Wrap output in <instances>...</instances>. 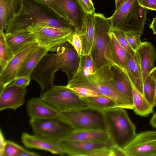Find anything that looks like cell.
Returning <instances> with one entry per match:
<instances>
[{
    "instance_id": "36",
    "label": "cell",
    "mask_w": 156,
    "mask_h": 156,
    "mask_svg": "<svg viewBox=\"0 0 156 156\" xmlns=\"http://www.w3.org/2000/svg\"><path fill=\"white\" fill-rule=\"evenodd\" d=\"M124 35L130 46L135 52L142 42L140 39L141 35L133 32L124 33Z\"/></svg>"
},
{
    "instance_id": "22",
    "label": "cell",
    "mask_w": 156,
    "mask_h": 156,
    "mask_svg": "<svg viewBox=\"0 0 156 156\" xmlns=\"http://www.w3.org/2000/svg\"><path fill=\"white\" fill-rule=\"evenodd\" d=\"M137 0H127L109 18L112 29L124 32L127 20Z\"/></svg>"
},
{
    "instance_id": "7",
    "label": "cell",
    "mask_w": 156,
    "mask_h": 156,
    "mask_svg": "<svg viewBox=\"0 0 156 156\" xmlns=\"http://www.w3.org/2000/svg\"><path fill=\"white\" fill-rule=\"evenodd\" d=\"M29 124L34 134L57 142L75 130L69 124L57 117L30 119Z\"/></svg>"
},
{
    "instance_id": "39",
    "label": "cell",
    "mask_w": 156,
    "mask_h": 156,
    "mask_svg": "<svg viewBox=\"0 0 156 156\" xmlns=\"http://www.w3.org/2000/svg\"><path fill=\"white\" fill-rule=\"evenodd\" d=\"M69 88L71 89L80 97L82 98L100 95L96 92L85 88L73 87Z\"/></svg>"
},
{
    "instance_id": "2",
    "label": "cell",
    "mask_w": 156,
    "mask_h": 156,
    "mask_svg": "<svg viewBox=\"0 0 156 156\" xmlns=\"http://www.w3.org/2000/svg\"><path fill=\"white\" fill-rule=\"evenodd\" d=\"M109 66L96 70L86 77L73 76L66 85L69 88L80 87L88 88L98 94L109 97L117 104L119 107L133 109V104L119 93L110 81Z\"/></svg>"
},
{
    "instance_id": "3",
    "label": "cell",
    "mask_w": 156,
    "mask_h": 156,
    "mask_svg": "<svg viewBox=\"0 0 156 156\" xmlns=\"http://www.w3.org/2000/svg\"><path fill=\"white\" fill-rule=\"evenodd\" d=\"M102 112L109 139L114 145L124 149L136 135V126L124 108L116 107Z\"/></svg>"
},
{
    "instance_id": "35",
    "label": "cell",
    "mask_w": 156,
    "mask_h": 156,
    "mask_svg": "<svg viewBox=\"0 0 156 156\" xmlns=\"http://www.w3.org/2000/svg\"><path fill=\"white\" fill-rule=\"evenodd\" d=\"M112 31L118 41L126 51L133 56H136L135 52L127 42L124 36V32L117 29H112Z\"/></svg>"
},
{
    "instance_id": "49",
    "label": "cell",
    "mask_w": 156,
    "mask_h": 156,
    "mask_svg": "<svg viewBox=\"0 0 156 156\" xmlns=\"http://www.w3.org/2000/svg\"><path fill=\"white\" fill-rule=\"evenodd\" d=\"M150 123L152 126L156 128V112L154 114L151 118Z\"/></svg>"
},
{
    "instance_id": "1",
    "label": "cell",
    "mask_w": 156,
    "mask_h": 156,
    "mask_svg": "<svg viewBox=\"0 0 156 156\" xmlns=\"http://www.w3.org/2000/svg\"><path fill=\"white\" fill-rule=\"evenodd\" d=\"M49 27L69 30L73 26L40 0H22L19 12L12 19L5 34L25 32L30 27Z\"/></svg>"
},
{
    "instance_id": "27",
    "label": "cell",
    "mask_w": 156,
    "mask_h": 156,
    "mask_svg": "<svg viewBox=\"0 0 156 156\" xmlns=\"http://www.w3.org/2000/svg\"><path fill=\"white\" fill-rule=\"evenodd\" d=\"M48 52L46 48L39 46L27 59L19 72L17 78L21 76L30 77L34 69Z\"/></svg>"
},
{
    "instance_id": "34",
    "label": "cell",
    "mask_w": 156,
    "mask_h": 156,
    "mask_svg": "<svg viewBox=\"0 0 156 156\" xmlns=\"http://www.w3.org/2000/svg\"><path fill=\"white\" fill-rule=\"evenodd\" d=\"M25 150V149L15 142L6 140L3 156H19Z\"/></svg>"
},
{
    "instance_id": "13",
    "label": "cell",
    "mask_w": 156,
    "mask_h": 156,
    "mask_svg": "<svg viewBox=\"0 0 156 156\" xmlns=\"http://www.w3.org/2000/svg\"><path fill=\"white\" fill-rule=\"evenodd\" d=\"M60 70L66 74L68 80L76 74L79 67L80 58L73 45L66 42L57 49Z\"/></svg>"
},
{
    "instance_id": "40",
    "label": "cell",
    "mask_w": 156,
    "mask_h": 156,
    "mask_svg": "<svg viewBox=\"0 0 156 156\" xmlns=\"http://www.w3.org/2000/svg\"><path fill=\"white\" fill-rule=\"evenodd\" d=\"M80 5L87 14H94L95 9L92 0H77Z\"/></svg>"
},
{
    "instance_id": "31",
    "label": "cell",
    "mask_w": 156,
    "mask_h": 156,
    "mask_svg": "<svg viewBox=\"0 0 156 156\" xmlns=\"http://www.w3.org/2000/svg\"><path fill=\"white\" fill-rule=\"evenodd\" d=\"M80 58L79 67L73 76L86 77L93 74L96 69L90 53L87 55L82 54Z\"/></svg>"
},
{
    "instance_id": "6",
    "label": "cell",
    "mask_w": 156,
    "mask_h": 156,
    "mask_svg": "<svg viewBox=\"0 0 156 156\" xmlns=\"http://www.w3.org/2000/svg\"><path fill=\"white\" fill-rule=\"evenodd\" d=\"M40 97L60 112L89 107L83 98L66 86H55Z\"/></svg>"
},
{
    "instance_id": "9",
    "label": "cell",
    "mask_w": 156,
    "mask_h": 156,
    "mask_svg": "<svg viewBox=\"0 0 156 156\" xmlns=\"http://www.w3.org/2000/svg\"><path fill=\"white\" fill-rule=\"evenodd\" d=\"M74 32L73 29L67 30L51 27H30L26 32L33 34L39 46L48 51L56 52L57 48L66 42Z\"/></svg>"
},
{
    "instance_id": "20",
    "label": "cell",
    "mask_w": 156,
    "mask_h": 156,
    "mask_svg": "<svg viewBox=\"0 0 156 156\" xmlns=\"http://www.w3.org/2000/svg\"><path fill=\"white\" fill-rule=\"evenodd\" d=\"M148 10L137 3L127 20L124 32L137 33L142 35L146 23Z\"/></svg>"
},
{
    "instance_id": "47",
    "label": "cell",
    "mask_w": 156,
    "mask_h": 156,
    "mask_svg": "<svg viewBox=\"0 0 156 156\" xmlns=\"http://www.w3.org/2000/svg\"><path fill=\"white\" fill-rule=\"evenodd\" d=\"M149 28L152 30L153 34L156 35V16L153 18Z\"/></svg>"
},
{
    "instance_id": "48",
    "label": "cell",
    "mask_w": 156,
    "mask_h": 156,
    "mask_svg": "<svg viewBox=\"0 0 156 156\" xmlns=\"http://www.w3.org/2000/svg\"><path fill=\"white\" fill-rule=\"evenodd\" d=\"M148 75L153 79L155 83L156 90V67H154L151 70Z\"/></svg>"
},
{
    "instance_id": "18",
    "label": "cell",
    "mask_w": 156,
    "mask_h": 156,
    "mask_svg": "<svg viewBox=\"0 0 156 156\" xmlns=\"http://www.w3.org/2000/svg\"><path fill=\"white\" fill-rule=\"evenodd\" d=\"M135 53L141 69L143 82L154 67L156 51L152 43L142 42Z\"/></svg>"
},
{
    "instance_id": "17",
    "label": "cell",
    "mask_w": 156,
    "mask_h": 156,
    "mask_svg": "<svg viewBox=\"0 0 156 156\" xmlns=\"http://www.w3.org/2000/svg\"><path fill=\"white\" fill-rule=\"evenodd\" d=\"M27 113L30 119H48L55 118L60 112L40 97H34L27 101Z\"/></svg>"
},
{
    "instance_id": "29",
    "label": "cell",
    "mask_w": 156,
    "mask_h": 156,
    "mask_svg": "<svg viewBox=\"0 0 156 156\" xmlns=\"http://www.w3.org/2000/svg\"><path fill=\"white\" fill-rule=\"evenodd\" d=\"M83 98L87 102L89 108L100 111L119 107L114 100L105 96L98 95Z\"/></svg>"
},
{
    "instance_id": "15",
    "label": "cell",
    "mask_w": 156,
    "mask_h": 156,
    "mask_svg": "<svg viewBox=\"0 0 156 156\" xmlns=\"http://www.w3.org/2000/svg\"><path fill=\"white\" fill-rule=\"evenodd\" d=\"M109 70L110 81L112 85L119 93L133 104L132 83L125 69L114 63L110 65Z\"/></svg>"
},
{
    "instance_id": "5",
    "label": "cell",
    "mask_w": 156,
    "mask_h": 156,
    "mask_svg": "<svg viewBox=\"0 0 156 156\" xmlns=\"http://www.w3.org/2000/svg\"><path fill=\"white\" fill-rule=\"evenodd\" d=\"M75 130H106L103 112L87 108L60 112L57 117Z\"/></svg>"
},
{
    "instance_id": "41",
    "label": "cell",
    "mask_w": 156,
    "mask_h": 156,
    "mask_svg": "<svg viewBox=\"0 0 156 156\" xmlns=\"http://www.w3.org/2000/svg\"><path fill=\"white\" fill-rule=\"evenodd\" d=\"M138 4L148 10L156 11V0H137Z\"/></svg>"
},
{
    "instance_id": "26",
    "label": "cell",
    "mask_w": 156,
    "mask_h": 156,
    "mask_svg": "<svg viewBox=\"0 0 156 156\" xmlns=\"http://www.w3.org/2000/svg\"><path fill=\"white\" fill-rule=\"evenodd\" d=\"M94 14L87 13L85 19L84 25L79 35L82 47V54L90 53L92 48L94 36Z\"/></svg>"
},
{
    "instance_id": "11",
    "label": "cell",
    "mask_w": 156,
    "mask_h": 156,
    "mask_svg": "<svg viewBox=\"0 0 156 156\" xmlns=\"http://www.w3.org/2000/svg\"><path fill=\"white\" fill-rule=\"evenodd\" d=\"M39 46L37 42L33 43L15 55L4 69L0 72V90L13 82L25 62Z\"/></svg>"
},
{
    "instance_id": "43",
    "label": "cell",
    "mask_w": 156,
    "mask_h": 156,
    "mask_svg": "<svg viewBox=\"0 0 156 156\" xmlns=\"http://www.w3.org/2000/svg\"><path fill=\"white\" fill-rule=\"evenodd\" d=\"M88 156H112L111 151L110 148H102L91 152Z\"/></svg>"
},
{
    "instance_id": "46",
    "label": "cell",
    "mask_w": 156,
    "mask_h": 156,
    "mask_svg": "<svg viewBox=\"0 0 156 156\" xmlns=\"http://www.w3.org/2000/svg\"><path fill=\"white\" fill-rule=\"evenodd\" d=\"M41 155L38 153L26 150L22 152L19 156H40Z\"/></svg>"
},
{
    "instance_id": "8",
    "label": "cell",
    "mask_w": 156,
    "mask_h": 156,
    "mask_svg": "<svg viewBox=\"0 0 156 156\" xmlns=\"http://www.w3.org/2000/svg\"><path fill=\"white\" fill-rule=\"evenodd\" d=\"M60 69L59 57L56 53L44 56L32 72L30 78L40 85L41 94L55 86L54 75Z\"/></svg>"
},
{
    "instance_id": "4",
    "label": "cell",
    "mask_w": 156,
    "mask_h": 156,
    "mask_svg": "<svg viewBox=\"0 0 156 156\" xmlns=\"http://www.w3.org/2000/svg\"><path fill=\"white\" fill-rule=\"evenodd\" d=\"M94 16V36L90 54L96 70L114 64L110 45L112 29L108 18L100 13H95Z\"/></svg>"
},
{
    "instance_id": "45",
    "label": "cell",
    "mask_w": 156,
    "mask_h": 156,
    "mask_svg": "<svg viewBox=\"0 0 156 156\" xmlns=\"http://www.w3.org/2000/svg\"><path fill=\"white\" fill-rule=\"evenodd\" d=\"M6 141L2 132L0 130V156H3L6 144Z\"/></svg>"
},
{
    "instance_id": "21",
    "label": "cell",
    "mask_w": 156,
    "mask_h": 156,
    "mask_svg": "<svg viewBox=\"0 0 156 156\" xmlns=\"http://www.w3.org/2000/svg\"><path fill=\"white\" fill-rule=\"evenodd\" d=\"M5 39L14 55L28 46L37 42L34 35L29 32L5 34Z\"/></svg>"
},
{
    "instance_id": "50",
    "label": "cell",
    "mask_w": 156,
    "mask_h": 156,
    "mask_svg": "<svg viewBox=\"0 0 156 156\" xmlns=\"http://www.w3.org/2000/svg\"><path fill=\"white\" fill-rule=\"evenodd\" d=\"M127 0H115V10H117Z\"/></svg>"
},
{
    "instance_id": "12",
    "label": "cell",
    "mask_w": 156,
    "mask_h": 156,
    "mask_svg": "<svg viewBox=\"0 0 156 156\" xmlns=\"http://www.w3.org/2000/svg\"><path fill=\"white\" fill-rule=\"evenodd\" d=\"M58 144L65 154L70 156H88L96 150L114 145L110 139L102 142L61 140Z\"/></svg>"
},
{
    "instance_id": "38",
    "label": "cell",
    "mask_w": 156,
    "mask_h": 156,
    "mask_svg": "<svg viewBox=\"0 0 156 156\" xmlns=\"http://www.w3.org/2000/svg\"><path fill=\"white\" fill-rule=\"evenodd\" d=\"M74 47L80 57L82 54V41L79 34L74 32L69 37L68 41Z\"/></svg>"
},
{
    "instance_id": "52",
    "label": "cell",
    "mask_w": 156,
    "mask_h": 156,
    "mask_svg": "<svg viewBox=\"0 0 156 156\" xmlns=\"http://www.w3.org/2000/svg\"></svg>"
},
{
    "instance_id": "44",
    "label": "cell",
    "mask_w": 156,
    "mask_h": 156,
    "mask_svg": "<svg viewBox=\"0 0 156 156\" xmlns=\"http://www.w3.org/2000/svg\"><path fill=\"white\" fill-rule=\"evenodd\" d=\"M112 156H127L124 150L118 147L113 145L110 148Z\"/></svg>"
},
{
    "instance_id": "19",
    "label": "cell",
    "mask_w": 156,
    "mask_h": 156,
    "mask_svg": "<svg viewBox=\"0 0 156 156\" xmlns=\"http://www.w3.org/2000/svg\"><path fill=\"white\" fill-rule=\"evenodd\" d=\"M21 139L23 144L26 148L43 150L56 155H65L57 142L35 134L30 135L26 132L23 133Z\"/></svg>"
},
{
    "instance_id": "10",
    "label": "cell",
    "mask_w": 156,
    "mask_h": 156,
    "mask_svg": "<svg viewBox=\"0 0 156 156\" xmlns=\"http://www.w3.org/2000/svg\"><path fill=\"white\" fill-rule=\"evenodd\" d=\"M124 150L127 156H156V131L136 134Z\"/></svg>"
},
{
    "instance_id": "51",
    "label": "cell",
    "mask_w": 156,
    "mask_h": 156,
    "mask_svg": "<svg viewBox=\"0 0 156 156\" xmlns=\"http://www.w3.org/2000/svg\"><path fill=\"white\" fill-rule=\"evenodd\" d=\"M155 102H156V98H155Z\"/></svg>"
},
{
    "instance_id": "33",
    "label": "cell",
    "mask_w": 156,
    "mask_h": 156,
    "mask_svg": "<svg viewBox=\"0 0 156 156\" xmlns=\"http://www.w3.org/2000/svg\"><path fill=\"white\" fill-rule=\"evenodd\" d=\"M156 90L153 78L148 75L143 83V96L151 104L156 106Z\"/></svg>"
},
{
    "instance_id": "24",
    "label": "cell",
    "mask_w": 156,
    "mask_h": 156,
    "mask_svg": "<svg viewBox=\"0 0 156 156\" xmlns=\"http://www.w3.org/2000/svg\"><path fill=\"white\" fill-rule=\"evenodd\" d=\"M109 139L106 130H74L62 140L102 142Z\"/></svg>"
},
{
    "instance_id": "14",
    "label": "cell",
    "mask_w": 156,
    "mask_h": 156,
    "mask_svg": "<svg viewBox=\"0 0 156 156\" xmlns=\"http://www.w3.org/2000/svg\"><path fill=\"white\" fill-rule=\"evenodd\" d=\"M27 87H18L11 83L0 90V111L8 109L16 110L25 101Z\"/></svg>"
},
{
    "instance_id": "42",
    "label": "cell",
    "mask_w": 156,
    "mask_h": 156,
    "mask_svg": "<svg viewBox=\"0 0 156 156\" xmlns=\"http://www.w3.org/2000/svg\"><path fill=\"white\" fill-rule=\"evenodd\" d=\"M31 80L30 77L21 76L17 78L12 83L17 87H27L29 84Z\"/></svg>"
},
{
    "instance_id": "23",
    "label": "cell",
    "mask_w": 156,
    "mask_h": 156,
    "mask_svg": "<svg viewBox=\"0 0 156 156\" xmlns=\"http://www.w3.org/2000/svg\"><path fill=\"white\" fill-rule=\"evenodd\" d=\"M22 0H0V31L6 29L10 21L20 10Z\"/></svg>"
},
{
    "instance_id": "16",
    "label": "cell",
    "mask_w": 156,
    "mask_h": 156,
    "mask_svg": "<svg viewBox=\"0 0 156 156\" xmlns=\"http://www.w3.org/2000/svg\"><path fill=\"white\" fill-rule=\"evenodd\" d=\"M71 24L74 33L79 35L83 29L87 13L77 0H58Z\"/></svg>"
},
{
    "instance_id": "30",
    "label": "cell",
    "mask_w": 156,
    "mask_h": 156,
    "mask_svg": "<svg viewBox=\"0 0 156 156\" xmlns=\"http://www.w3.org/2000/svg\"><path fill=\"white\" fill-rule=\"evenodd\" d=\"M110 45L114 63L125 69L126 61V52L118 41L112 30L110 34Z\"/></svg>"
},
{
    "instance_id": "32",
    "label": "cell",
    "mask_w": 156,
    "mask_h": 156,
    "mask_svg": "<svg viewBox=\"0 0 156 156\" xmlns=\"http://www.w3.org/2000/svg\"><path fill=\"white\" fill-rule=\"evenodd\" d=\"M5 34L3 31H0V72L4 69L14 56L6 44Z\"/></svg>"
},
{
    "instance_id": "37",
    "label": "cell",
    "mask_w": 156,
    "mask_h": 156,
    "mask_svg": "<svg viewBox=\"0 0 156 156\" xmlns=\"http://www.w3.org/2000/svg\"><path fill=\"white\" fill-rule=\"evenodd\" d=\"M40 0L46 4L61 17L71 24L58 0Z\"/></svg>"
},
{
    "instance_id": "25",
    "label": "cell",
    "mask_w": 156,
    "mask_h": 156,
    "mask_svg": "<svg viewBox=\"0 0 156 156\" xmlns=\"http://www.w3.org/2000/svg\"><path fill=\"white\" fill-rule=\"evenodd\" d=\"M126 61L125 69L131 83L143 96V82L140 67L136 56H133L126 52Z\"/></svg>"
},
{
    "instance_id": "28",
    "label": "cell",
    "mask_w": 156,
    "mask_h": 156,
    "mask_svg": "<svg viewBox=\"0 0 156 156\" xmlns=\"http://www.w3.org/2000/svg\"><path fill=\"white\" fill-rule=\"evenodd\" d=\"M133 90V110L137 115L147 117L154 112V107L150 103L132 84Z\"/></svg>"
}]
</instances>
